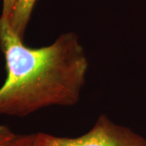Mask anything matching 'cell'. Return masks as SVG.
<instances>
[{"mask_svg": "<svg viewBox=\"0 0 146 146\" xmlns=\"http://www.w3.org/2000/svg\"><path fill=\"white\" fill-rule=\"evenodd\" d=\"M0 50L7 72L0 87V115L25 117L45 107L78 103L89 61L76 33L31 48L14 33L9 20L0 17Z\"/></svg>", "mask_w": 146, "mask_h": 146, "instance_id": "cell-1", "label": "cell"}, {"mask_svg": "<svg viewBox=\"0 0 146 146\" xmlns=\"http://www.w3.org/2000/svg\"><path fill=\"white\" fill-rule=\"evenodd\" d=\"M16 3V0H3L2 13H1L0 17L10 20L11 15L14 9Z\"/></svg>", "mask_w": 146, "mask_h": 146, "instance_id": "cell-5", "label": "cell"}, {"mask_svg": "<svg viewBox=\"0 0 146 146\" xmlns=\"http://www.w3.org/2000/svg\"><path fill=\"white\" fill-rule=\"evenodd\" d=\"M36 0H16L11 15L10 25L17 36L24 40L27 27L31 19L32 13Z\"/></svg>", "mask_w": 146, "mask_h": 146, "instance_id": "cell-3", "label": "cell"}, {"mask_svg": "<svg viewBox=\"0 0 146 146\" xmlns=\"http://www.w3.org/2000/svg\"><path fill=\"white\" fill-rule=\"evenodd\" d=\"M34 134L20 135L11 146H33Z\"/></svg>", "mask_w": 146, "mask_h": 146, "instance_id": "cell-6", "label": "cell"}, {"mask_svg": "<svg viewBox=\"0 0 146 146\" xmlns=\"http://www.w3.org/2000/svg\"><path fill=\"white\" fill-rule=\"evenodd\" d=\"M19 136L8 126L0 125V146H11Z\"/></svg>", "mask_w": 146, "mask_h": 146, "instance_id": "cell-4", "label": "cell"}, {"mask_svg": "<svg viewBox=\"0 0 146 146\" xmlns=\"http://www.w3.org/2000/svg\"><path fill=\"white\" fill-rule=\"evenodd\" d=\"M33 146H146V139L101 115L92 128L76 137L34 134Z\"/></svg>", "mask_w": 146, "mask_h": 146, "instance_id": "cell-2", "label": "cell"}]
</instances>
